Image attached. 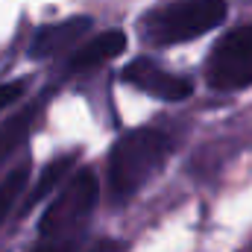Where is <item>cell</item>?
<instances>
[{
  "instance_id": "6da1fadb",
  "label": "cell",
  "mask_w": 252,
  "mask_h": 252,
  "mask_svg": "<svg viewBox=\"0 0 252 252\" xmlns=\"http://www.w3.org/2000/svg\"><path fill=\"white\" fill-rule=\"evenodd\" d=\"M170 135H164L161 129L144 126V129H132L124 138H118V144L109 153V190L115 199L126 202L135 190H141L156 170L167 161L170 156Z\"/></svg>"
},
{
  "instance_id": "7a4b0ae2",
  "label": "cell",
  "mask_w": 252,
  "mask_h": 252,
  "mask_svg": "<svg viewBox=\"0 0 252 252\" xmlns=\"http://www.w3.org/2000/svg\"><path fill=\"white\" fill-rule=\"evenodd\" d=\"M226 0H173L147 18V41L156 47L193 41L226 21Z\"/></svg>"
},
{
  "instance_id": "3957f363",
  "label": "cell",
  "mask_w": 252,
  "mask_h": 252,
  "mask_svg": "<svg viewBox=\"0 0 252 252\" xmlns=\"http://www.w3.org/2000/svg\"><path fill=\"white\" fill-rule=\"evenodd\" d=\"M100 196V182L97 173L82 167L70 176L67 188L50 202V208L44 211L38 229L44 238H73V232L85 223V217L94 211Z\"/></svg>"
},
{
  "instance_id": "277c9868",
  "label": "cell",
  "mask_w": 252,
  "mask_h": 252,
  "mask_svg": "<svg viewBox=\"0 0 252 252\" xmlns=\"http://www.w3.org/2000/svg\"><path fill=\"white\" fill-rule=\"evenodd\" d=\"M205 79L217 91H238L252 85V24L226 32L208 62H205Z\"/></svg>"
},
{
  "instance_id": "5b68a950",
  "label": "cell",
  "mask_w": 252,
  "mask_h": 252,
  "mask_svg": "<svg viewBox=\"0 0 252 252\" xmlns=\"http://www.w3.org/2000/svg\"><path fill=\"white\" fill-rule=\"evenodd\" d=\"M124 79L150 94V97H158V100H167V103H179L193 94V82L188 76H179V73H170L164 70L161 64H156L153 59H135L124 67Z\"/></svg>"
},
{
  "instance_id": "8992f818",
  "label": "cell",
  "mask_w": 252,
  "mask_h": 252,
  "mask_svg": "<svg viewBox=\"0 0 252 252\" xmlns=\"http://www.w3.org/2000/svg\"><path fill=\"white\" fill-rule=\"evenodd\" d=\"M91 18L88 15H76V18H67V21H59V24H50V27H41L30 44V56L35 59H44V56H56L62 53L67 44L79 41L88 30H91Z\"/></svg>"
},
{
  "instance_id": "52a82bcc",
  "label": "cell",
  "mask_w": 252,
  "mask_h": 252,
  "mask_svg": "<svg viewBox=\"0 0 252 252\" xmlns=\"http://www.w3.org/2000/svg\"><path fill=\"white\" fill-rule=\"evenodd\" d=\"M124 50H126V32L124 30H106V32H100L97 38H91L88 44H82V47L67 59V67H70V70H88V67H97V64L121 56Z\"/></svg>"
},
{
  "instance_id": "ba28073f",
  "label": "cell",
  "mask_w": 252,
  "mask_h": 252,
  "mask_svg": "<svg viewBox=\"0 0 252 252\" xmlns=\"http://www.w3.org/2000/svg\"><path fill=\"white\" fill-rule=\"evenodd\" d=\"M35 112H38V106H27V109H21L18 115H12L6 124L0 126V167H3L6 158L24 144V138H27V132H30V126H32Z\"/></svg>"
},
{
  "instance_id": "9c48e42d",
  "label": "cell",
  "mask_w": 252,
  "mask_h": 252,
  "mask_svg": "<svg viewBox=\"0 0 252 252\" xmlns=\"http://www.w3.org/2000/svg\"><path fill=\"white\" fill-rule=\"evenodd\" d=\"M76 153H70V156H59L56 161H50L47 167H44V173H41V179L35 182V188H32V193L27 196V202H24V211H30L32 205H38L44 196H50V190L56 188L59 182H62L64 176L73 170V164H76Z\"/></svg>"
},
{
  "instance_id": "30bf717a",
  "label": "cell",
  "mask_w": 252,
  "mask_h": 252,
  "mask_svg": "<svg viewBox=\"0 0 252 252\" xmlns=\"http://www.w3.org/2000/svg\"><path fill=\"white\" fill-rule=\"evenodd\" d=\"M27 182H30V161H24L21 167H15L12 173L3 176V182H0V226H3V220L9 217V211L15 208V202H18V196L24 193Z\"/></svg>"
},
{
  "instance_id": "8fae6325",
  "label": "cell",
  "mask_w": 252,
  "mask_h": 252,
  "mask_svg": "<svg viewBox=\"0 0 252 252\" xmlns=\"http://www.w3.org/2000/svg\"><path fill=\"white\" fill-rule=\"evenodd\" d=\"M76 250H79L76 238H47V241L35 244L30 252H76Z\"/></svg>"
},
{
  "instance_id": "7c38bea8",
  "label": "cell",
  "mask_w": 252,
  "mask_h": 252,
  "mask_svg": "<svg viewBox=\"0 0 252 252\" xmlns=\"http://www.w3.org/2000/svg\"><path fill=\"white\" fill-rule=\"evenodd\" d=\"M24 88H27V82H3V85H0V112H3L9 103H18L21 94H24Z\"/></svg>"
}]
</instances>
